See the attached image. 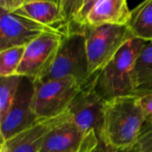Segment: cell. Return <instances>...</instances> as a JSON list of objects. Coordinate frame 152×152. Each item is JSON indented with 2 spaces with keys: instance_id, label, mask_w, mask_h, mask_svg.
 <instances>
[{
  "instance_id": "obj_1",
  "label": "cell",
  "mask_w": 152,
  "mask_h": 152,
  "mask_svg": "<svg viewBox=\"0 0 152 152\" xmlns=\"http://www.w3.org/2000/svg\"><path fill=\"white\" fill-rule=\"evenodd\" d=\"M146 120L137 95L117 97L107 101L100 140L116 148H128L137 143Z\"/></svg>"
},
{
  "instance_id": "obj_2",
  "label": "cell",
  "mask_w": 152,
  "mask_h": 152,
  "mask_svg": "<svg viewBox=\"0 0 152 152\" xmlns=\"http://www.w3.org/2000/svg\"><path fill=\"white\" fill-rule=\"evenodd\" d=\"M146 42L138 37L130 39L94 75V88L106 101L121 96L135 95L134 63Z\"/></svg>"
},
{
  "instance_id": "obj_3",
  "label": "cell",
  "mask_w": 152,
  "mask_h": 152,
  "mask_svg": "<svg viewBox=\"0 0 152 152\" xmlns=\"http://www.w3.org/2000/svg\"><path fill=\"white\" fill-rule=\"evenodd\" d=\"M85 26L71 24L64 36L53 62L38 81L73 77L83 86L93 77L89 73Z\"/></svg>"
},
{
  "instance_id": "obj_4",
  "label": "cell",
  "mask_w": 152,
  "mask_h": 152,
  "mask_svg": "<svg viewBox=\"0 0 152 152\" xmlns=\"http://www.w3.org/2000/svg\"><path fill=\"white\" fill-rule=\"evenodd\" d=\"M91 76L97 74L134 35L128 25H102L84 28Z\"/></svg>"
},
{
  "instance_id": "obj_5",
  "label": "cell",
  "mask_w": 152,
  "mask_h": 152,
  "mask_svg": "<svg viewBox=\"0 0 152 152\" xmlns=\"http://www.w3.org/2000/svg\"><path fill=\"white\" fill-rule=\"evenodd\" d=\"M33 109L40 119L56 118L64 113L82 86L73 77L34 81Z\"/></svg>"
},
{
  "instance_id": "obj_6",
  "label": "cell",
  "mask_w": 152,
  "mask_h": 152,
  "mask_svg": "<svg viewBox=\"0 0 152 152\" xmlns=\"http://www.w3.org/2000/svg\"><path fill=\"white\" fill-rule=\"evenodd\" d=\"M98 143L97 134L81 129L66 110L46 134L40 152H94Z\"/></svg>"
},
{
  "instance_id": "obj_7",
  "label": "cell",
  "mask_w": 152,
  "mask_h": 152,
  "mask_svg": "<svg viewBox=\"0 0 152 152\" xmlns=\"http://www.w3.org/2000/svg\"><path fill=\"white\" fill-rule=\"evenodd\" d=\"M34 79L20 76L14 102L5 118L0 121L1 142L34 126L40 119L33 109Z\"/></svg>"
},
{
  "instance_id": "obj_8",
  "label": "cell",
  "mask_w": 152,
  "mask_h": 152,
  "mask_svg": "<svg viewBox=\"0 0 152 152\" xmlns=\"http://www.w3.org/2000/svg\"><path fill=\"white\" fill-rule=\"evenodd\" d=\"M0 13V51L14 46H26L46 32L66 34L70 28V25L66 28L47 26L3 9Z\"/></svg>"
},
{
  "instance_id": "obj_9",
  "label": "cell",
  "mask_w": 152,
  "mask_h": 152,
  "mask_svg": "<svg viewBox=\"0 0 152 152\" xmlns=\"http://www.w3.org/2000/svg\"><path fill=\"white\" fill-rule=\"evenodd\" d=\"M66 34L46 32L27 45L17 75L34 80L42 78L53 62Z\"/></svg>"
},
{
  "instance_id": "obj_10",
  "label": "cell",
  "mask_w": 152,
  "mask_h": 152,
  "mask_svg": "<svg viewBox=\"0 0 152 152\" xmlns=\"http://www.w3.org/2000/svg\"><path fill=\"white\" fill-rule=\"evenodd\" d=\"M107 101L94 88V75L83 86L70 102L67 111L72 120L84 131L101 136Z\"/></svg>"
},
{
  "instance_id": "obj_11",
  "label": "cell",
  "mask_w": 152,
  "mask_h": 152,
  "mask_svg": "<svg viewBox=\"0 0 152 152\" xmlns=\"http://www.w3.org/2000/svg\"><path fill=\"white\" fill-rule=\"evenodd\" d=\"M131 17L127 0H99L87 14L85 26L128 25Z\"/></svg>"
},
{
  "instance_id": "obj_12",
  "label": "cell",
  "mask_w": 152,
  "mask_h": 152,
  "mask_svg": "<svg viewBox=\"0 0 152 152\" xmlns=\"http://www.w3.org/2000/svg\"><path fill=\"white\" fill-rule=\"evenodd\" d=\"M56 118L42 119L29 128L1 142L5 152H40L46 134L54 125Z\"/></svg>"
},
{
  "instance_id": "obj_13",
  "label": "cell",
  "mask_w": 152,
  "mask_h": 152,
  "mask_svg": "<svg viewBox=\"0 0 152 152\" xmlns=\"http://www.w3.org/2000/svg\"><path fill=\"white\" fill-rule=\"evenodd\" d=\"M13 12L47 26L57 28H66L69 26L65 23L61 8L54 1H27L19 8L15 9Z\"/></svg>"
},
{
  "instance_id": "obj_14",
  "label": "cell",
  "mask_w": 152,
  "mask_h": 152,
  "mask_svg": "<svg viewBox=\"0 0 152 152\" xmlns=\"http://www.w3.org/2000/svg\"><path fill=\"white\" fill-rule=\"evenodd\" d=\"M134 82L135 95L152 93V40L146 42L136 58Z\"/></svg>"
},
{
  "instance_id": "obj_15",
  "label": "cell",
  "mask_w": 152,
  "mask_h": 152,
  "mask_svg": "<svg viewBox=\"0 0 152 152\" xmlns=\"http://www.w3.org/2000/svg\"><path fill=\"white\" fill-rule=\"evenodd\" d=\"M128 27L134 37L151 41L152 0H144L132 10V17Z\"/></svg>"
},
{
  "instance_id": "obj_16",
  "label": "cell",
  "mask_w": 152,
  "mask_h": 152,
  "mask_svg": "<svg viewBox=\"0 0 152 152\" xmlns=\"http://www.w3.org/2000/svg\"><path fill=\"white\" fill-rule=\"evenodd\" d=\"M20 75L0 77V121L8 114L17 94Z\"/></svg>"
},
{
  "instance_id": "obj_17",
  "label": "cell",
  "mask_w": 152,
  "mask_h": 152,
  "mask_svg": "<svg viewBox=\"0 0 152 152\" xmlns=\"http://www.w3.org/2000/svg\"><path fill=\"white\" fill-rule=\"evenodd\" d=\"M26 46H14L0 51V77L17 74Z\"/></svg>"
},
{
  "instance_id": "obj_18",
  "label": "cell",
  "mask_w": 152,
  "mask_h": 152,
  "mask_svg": "<svg viewBox=\"0 0 152 152\" xmlns=\"http://www.w3.org/2000/svg\"><path fill=\"white\" fill-rule=\"evenodd\" d=\"M81 4L82 0H60L59 6L67 25H71L75 22Z\"/></svg>"
},
{
  "instance_id": "obj_19",
  "label": "cell",
  "mask_w": 152,
  "mask_h": 152,
  "mask_svg": "<svg viewBox=\"0 0 152 152\" xmlns=\"http://www.w3.org/2000/svg\"><path fill=\"white\" fill-rule=\"evenodd\" d=\"M137 144L140 152H152V121L151 120H145L138 136Z\"/></svg>"
},
{
  "instance_id": "obj_20",
  "label": "cell",
  "mask_w": 152,
  "mask_h": 152,
  "mask_svg": "<svg viewBox=\"0 0 152 152\" xmlns=\"http://www.w3.org/2000/svg\"><path fill=\"white\" fill-rule=\"evenodd\" d=\"M99 0H82L81 7L77 14L75 22L73 24H77L79 26H85L86 18L89 12L94 8V6L97 4Z\"/></svg>"
},
{
  "instance_id": "obj_21",
  "label": "cell",
  "mask_w": 152,
  "mask_h": 152,
  "mask_svg": "<svg viewBox=\"0 0 152 152\" xmlns=\"http://www.w3.org/2000/svg\"><path fill=\"white\" fill-rule=\"evenodd\" d=\"M94 152H140V150L137 143L128 148H116L105 143L99 139V143Z\"/></svg>"
},
{
  "instance_id": "obj_22",
  "label": "cell",
  "mask_w": 152,
  "mask_h": 152,
  "mask_svg": "<svg viewBox=\"0 0 152 152\" xmlns=\"http://www.w3.org/2000/svg\"><path fill=\"white\" fill-rule=\"evenodd\" d=\"M139 98L146 119L152 121V93L139 96Z\"/></svg>"
},
{
  "instance_id": "obj_23",
  "label": "cell",
  "mask_w": 152,
  "mask_h": 152,
  "mask_svg": "<svg viewBox=\"0 0 152 152\" xmlns=\"http://www.w3.org/2000/svg\"><path fill=\"white\" fill-rule=\"evenodd\" d=\"M1 9L7 12H13L15 10V4L13 0H0Z\"/></svg>"
},
{
  "instance_id": "obj_24",
  "label": "cell",
  "mask_w": 152,
  "mask_h": 152,
  "mask_svg": "<svg viewBox=\"0 0 152 152\" xmlns=\"http://www.w3.org/2000/svg\"><path fill=\"white\" fill-rule=\"evenodd\" d=\"M13 1H14V4H15V9L19 8L20 5H22L26 2V0H13Z\"/></svg>"
},
{
  "instance_id": "obj_25",
  "label": "cell",
  "mask_w": 152,
  "mask_h": 152,
  "mask_svg": "<svg viewBox=\"0 0 152 152\" xmlns=\"http://www.w3.org/2000/svg\"><path fill=\"white\" fill-rule=\"evenodd\" d=\"M27 1H32V0H26V2H27ZM48 1H54V2H55V0H48ZM55 3H56V2H55Z\"/></svg>"
},
{
  "instance_id": "obj_26",
  "label": "cell",
  "mask_w": 152,
  "mask_h": 152,
  "mask_svg": "<svg viewBox=\"0 0 152 152\" xmlns=\"http://www.w3.org/2000/svg\"><path fill=\"white\" fill-rule=\"evenodd\" d=\"M0 152H5V151H4V149H1V151H0Z\"/></svg>"
},
{
  "instance_id": "obj_27",
  "label": "cell",
  "mask_w": 152,
  "mask_h": 152,
  "mask_svg": "<svg viewBox=\"0 0 152 152\" xmlns=\"http://www.w3.org/2000/svg\"><path fill=\"white\" fill-rule=\"evenodd\" d=\"M55 2H56V3H57L58 4H59V3H60V0H55Z\"/></svg>"
}]
</instances>
